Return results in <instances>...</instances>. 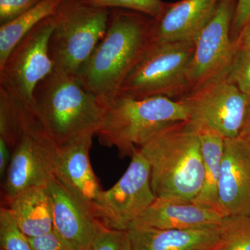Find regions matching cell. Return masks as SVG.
<instances>
[{
  "mask_svg": "<svg viewBox=\"0 0 250 250\" xmlns=\"http://www.w3.org/2000/svg\"><path fill=\"white\" fill-rule=\"evenodd\" d=\"M153 18L129 10L110 9L106 33L77 75L85 89L106 103L152 43Z\"/></svg>",
  "mask_w": 250,
  "mask_h": 250,
  "instance_id": "1",
  "label": "cell"
},
{
  "mask_svg": "<svg viewBox=\"0 0 250 250\" xmlns=\"http://www.w3.org/2000/svg\"><path fill=\"white\" fill-rule=\"evenodd\" d=\"M139 150L149 163L156 197L195 200L203 184V156L200 134L189 122L169 125Z\"/></svg>",
  "mask_w": 250,
  "mask_h": 250,
  "instance_id": "2",
  "label": "cell"
},
{
  "mask_svg": "<svg viewBox=\"0 0 250 250\" xmlns=\"http://www.w3.org/2000/svg\"><path fill=\"white\" fill-rule=\"evenodd\" d=\"M31 107L46 131L60 146L82 135L95 136L106 104L85 89L77 76L54 68L36 87Z\"/></svg>",
  "mask_w": 250,
  "mask_h": 250,
  "instance_id": "3",
  "label": "cell"
},
{
  "mask_svg": "<svg viewBox=\"0 0 250 250\" xmlns=\"http://www.w3.org/2000/svg\"><path fill=\"white\" fill-rule=\"evenodd\" d=\"M105 104L103 121L95 136L103 146L116 147L121 157H131L169 125L189 121L187 105L182 99L117 96Z\"/></svg>",
  "mask_w": 250,
  "mask_h": 250,
  "instance_id": "4",
  "label": "cell"
},
{
  "mask_svg": "<svg viewBox=\"0 0 250 250\" xmlns=\"http://www.w3.org/2000/svg\"><path fill=\"white\" fill-rule=\"evenodd\" d=\"M110 9L65 0L54 15L49 52L54 68L77 76L107 29Z\"/></svg>",
  "mask_w": 250,
  "mask_h": 250,
  "instance_id": "5",
  "label": "cell"
},
{
  "mask_svg": "<svg viewBox=\"0 0 250 250\" xmlns=\"http://www.w3.org/2000/svg\"><path fill=\"white\" fill-rule=\"evenodd\" d=\"M59 146L36 116L31 105L23 104L21 129L3 179V197L8 203L27 189L47 187L55 178Z\"/></svg>",
  "mask_w": 250,
  "mask_h": 250,
  "instance_id": "6",
  "label": "cell"
},
{
  "mask_svg": "<svg viewBox=\"0 0 250 250\" xmlns=\"http://www.w3.org/2000/svg\"><path fill=\"white\" fill-rule=\"evenodd\" d=\"M194 47L195 42L191 41L151 44L141 62L125 79L117 96L185 98L188 67Z\"/></svg>",
  "mask_w": 250,
  "mask_h": 250,
  "instance_id": "7",
  "label": "cell"
},
{
  "mask_svg": "<svg viewBox=\"0 0 250 250\" xmlns=\"http://www.w3.org/2000/svg\"><path fill=\"white\" fill-rule=\"evenodd\" d=\"M182 100L188 110V122L195 129L209 130L225 139L241 135L249 96L230 82L228 75L188 94Z\"/></svg>",
  "mask_w": 250,
  "mask_h": 250,
  "instance_id": "8",
  "label": "cell"
},
{
  "mask_svg": "<svg viewBox=\"0 0 250 250\" xmlns=\"http://www.w3.org/2000/svg\"><path fill=\"white\" fill-rule=\"evenodd\" d=\"M236 5V0H220L195 41L187 70V95L228 75L235 52L231 31Z\"/></svg>",
  "mask_w": 250,
  "mask_h": 250,
  "instance_id": "9",
  "label": "cell"
},
{
  "mask_svg": "<svg viewBox=\"0 0 250 250\" xmlns=\"http://www.w3.org/2000/svg\"><path fill=\"white\" fill-rule=\"evenodd\" d=\"M54 24V15L39 23L0 67V88L23 103L31 105L36 87L54 70L49 52Z\"/></svg>",
  "mask_w": 250,
  "mask_h": 250,
  "instance_id": "10",
  "label": "cell"
},
{
  "mask_svg": "<svg viewBox=\"0 0 250 250\" xmlns=\"http://www.w3.org/2000/svg\"><path fill=\"white\" fill-rule=\"evenodd\" d=\"M156 198L149 163L138 149L121 179L111 188L104 190L97 218L104 228L128 231Z\"/></svg>",
  "mask_w": 250,
  "mask_h": 250,
  "instance_id": "11",
  "label": "cell"
},
{
  "mask_svg": "<svg viewBox=\"0 0 250 250\" xmlns=\"http://www.w3.org/2000/svg\"><path fill=\"white\" fill-rule=\"evenodd\" d=\"M93 136L82 135L59 146L55 179L98 220L99 204L104 190L90 161Z\"/></svg>",
  "mask_w": 250,
  "mask_h": 250,
  "instance_id": "12",
  "label": "cell"
},
{
  "mask_svg": "<svg viewBox=\"0 0 250 250\" xmlns=\"http://www.w3.org/2000/svg\"><path fill=\"white\" fill-rule=\"evenodd\" d=\"M218 199L224 216L250 215V144L241 136L225 139Z\"/></svg>",
  "mask_w": 250,
  "mask_h": 250,
  "instance_id": "13",
  "label": "cell"
},
{
  "mask_svg": "<svg viewBox=\"0 0 250 250\" xmlns=\"http://www.w3.org/2000/svg\"><path fill=\"white\" fill-rule=\"evenodd\" d=\"M53 231L74 250H82L104 227L83 208L55 178L47 187Z\"/></svg>",
  "mask_w": 250,
  "mask_h": 250,
  "instance_id": "14",
  "label": "cell"
},
{
  "mask_svg": "<svg viewBox=\"0 0 250 250\" xmlns=\"http://www.w3.org/2000/svg\"><path fill=\"white\" fill-rule=\"evenodd\" d=\"M220 0H181L167 4L159 19L154 20L152 43L195 42L214 14Z\"/></svg>",
  "mask_w": 250,
  "mask_h": 250,
  "instance_id": "15",
  "label": "cell"
},
{
  "mask_svg": "<svg viewBox=\"0 0 250 250\" xmlns=\"http://www.w3.org/2000/svg\"><path fill=\"white\" fill-rule=\"evenodd\" d=\"M223 217L217 210L193 201L156 197L155 201L135 220L131 228L161 229L217 228Z\"/></svg>",
  "mask_w": 250,
  "mask_h": 250,
  "instance_id": "16",
  "label": "cell"
},
{
  "mask_svg": "<svg viewBox=\"0 0 250 250\" xmlns=\"http://www.w3.org/2000/svg\"><path fill=\"white\" fill-rule=\"evenodd\" d=\"M127 232L131 250H212L219 236L218 227L190 229L134 227Z\"/></svg>",
  "mask_w": 250,
  "mask_h": 250,
  "instance_id": "17",
  "label": "cell"
},
{
  "mask_svg": "<svg viewBox=\"0 0 250 250\" xmlns=\"http://www.w3.org/2000/svg\"><path fill=\"white\" fill-rule=\"evenodd\" d=\"M5 207L11 210L20 229L28 238L43 236L53 231L52 202L47 187L27 189Z\"/></svg>",
  "mask_w": 250,
  "mask_h": 250,
  "instance_id": "18",
  "label": "cell"
},
{
  "mask_svg": "<svg viewBox=\"0 0 250 250\" xmlns=\"http://www.w3.org/2000/svg\"><path fill=\"white\" fill-rule=\"evenodd\" d=\"M197 131L200 134L203 156L204 181L201 190L193 202L217 210L223 215L219 204L218 186L225 139L209 130Z\"/></svg>",
  "mask_w": 250,
  "mask_h": 250,
  "instance_id": "19",
  "label": "cell"
},
{
  "mask_svg": "<svg viewBox=\"0 0 250 250\" xmlns=\"http://www.w3.org/2000/svg\"><path fill=\"white\" fill-rule=\"evenodd\" d=\"M65 0H41L34 7L0 27V67L16 45L36 26L53 16Z\"/></svg>",
  "mask_w": 250,
  "mask_h": 250,
  "instance_id": "20",
  "label": "cell"
},
{
  "mask_svg": "<svg viewBox=\"0 0 250 250\" xmlns=\"http://www.w3.org/2000/svg\"><path fill=\"white\" fill-rule=\"evenodd\" d=\"M218 242L212 250H250V215L224 216Z\"/></svg>",
  "mask_w": 250,
  "mask_h": 250,
  "instance_id": "21",
  "label": "cell"
},
{
  "mask_svg": "<svg viewBox=\"0 0 250 250\" xmlns=\"http://www.w3.org/2000/svg\"><path fill=\"white\" fill-rule=\"evenodd\" d=\"M0 250H34L8 207L0 208Z\"/></svg>",
  "mask_w": 250,
  "mask_h": 250,
  "instance_id": "22",
  "label": "cell"
},
{
  "mask_svg": "<svg viewBox=\"0 0 250 250\" xmlns=\"http://www.w3.org/2000/svg\"><path fill=\"white\" fill-rule=\"evenodd\" d=\"M87 4L106 9H122L141 13L153 18L162 16L167 3L162 0H83Z\"/></svg>",
  "mask_w": 250,
  "mask_h": 250,
  "instance_id": "23",
  "label": "cell"
},
{
  "mask_svg": "<svg viewBox=\"0 0 250 250\" xmlns=\"http://www.w3.org/2000/svg\"><path fill=\"white\" fill-rule=\"evenodd\" d=\"M228 79L242 93L250 95V49L235 47L234 55L228 73Z\"/></svg>",
  "mask_w": 250,
  "mask_h": 250,
  "instance_id": "24",
  "label": "cell"
},
{
  "mask_svg": "<svg viewBox=\"0 0 250 250\" xmlns=\"http://www.w3.org/2000/svg\"><path fill=\"white\" fill-rule=\"evenodd\" d=\"M82 250H131L127 231L104 228Z\"/></svg>",
  "mask_w": 250,
  "mask_h": 250,
  "instance_id": "25",
  "label": "cell"
},
{
  "mask_svg": "<svg viewBox=\"0 0 250 250\" xmlns=\"http://www.w3.org/2000/svg\"><path fill=\"white\" fill-rule=\"evenodd\" d=\"M41 0H0V23L13 21L34 7Z\"/></svg>",
  "mask_w": 250,
  "mask_h": 250,
  "instance_id": "26",
  "label": "cell"
},
{
  "mask_svg": "<svg viewBox=\"0 0 250 250\" xmlns=\"http://www.w3.org/2000/svg\"><path fill=\"white\" fill-rule=\"evenodd\" d=\"M250 20V0H236L231 24V38L234 42Z\"/></svg>",
  "mask_w": 250,
  "mask_h": 250,
  "instance_id": "27",
  "label": "cell"
},
{
  "mask_svg": "<svg viewBox=\"0 0 250 250\" xmlns=\"http://www.w3.org/2000/svg\"><path fill=\"white\" fill-rule=\"evenodd\" d=\"M29 241L34 250H74L54 231Z\"/></svg>",
  "mask_w": 250,
  "mask_h": 250,
  "instance_id": "28",
  "label": "cell"
},
{
  "mask_svg": "<svg viewBox=\"0 0 250 250\" xmlns=\"http://www.w3.org/2000/svg\"><path fill=\"white\" fill-rule=\"evenodd\" d=\"M12 156V149L4 139L0 138V176L4 179Z\"/></svg>",
  "mask_w": 250,
  "mask_h": 250,
  "instance_id": "29",
  "label": "cell"
},
{
  "mask_svg": "<svg viewBox=\"0 0 250 250\" xmlns=\"http://www.w3.org/2000/svg\"><path fill=\"white\" fill-rule=\"evenodd\" d=\"M233 43L238 48L250 49V20Z\"/></svg>",
  "mask_w": 250,
  "mask_h": 250,
  "instance_id": "30",
  "label": "cell"
},
{
  "mask_svg": "<svg viewBox=\"0 0 250 250\" xmlns=\"http://www.w3.org/2000/svg\"><path fill=\"white\" fill-rule=\"evenodd\" d=\"M240 136L250 144V96H249V105H248V112H247L246 121Z\"/></svg>",
  "mask_w": 250,
  "mask_h": 250,
  "instance_id": "31",
  "label": "cell"
},
{
  "mask_svg": "<svg viewBox=\"0 0 250 250\" xmlns=\"http://www.w3.org/2000/svg\"></svg>",
  "mask_w": 250,
  "mask_h": 250,
  "instance_id": "32",
  "label": "cell"
}]
</instances>
